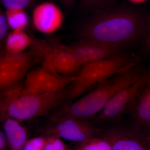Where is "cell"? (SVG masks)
<instances>
[{
	"mask_svg": "<svg viewBox=\"0 0 150 150\" xmlns=\"http://www.w3.org/2000/svg\"><path fill=\"white\" fill-rule=\"evenodd\" d=\"M93 11L80 28L83 40L122 48L139 40L149 30L150 24L146 17L130 5H114Z\"/></svg>",
	"mask_w": 150,
	"mask_h": 150,
	"instance_id": "obj_1",
	"label": "cell"
},
{
	"mask_svg": "<svg viewBox=\"0 0 150 150\" xmlns=\"http://www.w3.org/2000/svg\"><path fill=\"white\" fill-rule=\"evenodd\" d=\"M145 72L134 67L98 84L91 91L72 103L67 105L59 116H71L86 120L103 109L116 93L140 79Z\"/></svg>",
	"mask_w": 150,
	"mask_h": 150,
	"instance_id": "obj_2",
	"label": "cell"
},
{
	"mask_svg": "<svg viewBox=\"0 0 150 150\" xmlns=\"http://www.w3.org/2000/svg\"><path fill=\"white\" fill-rule=\"evenodd\" d=\"M137 61V59L119 54L83 66L67 92L64 95L61 94L62 99L79 98L103 81L136 67Z\"/></svg>",
	"mask_w": 150,
	"mask_h": 150,
	"instance_id": "obj_3",
	"label": "cell"
},
{
	"mask_svg": "<svg viewBox=\"0 0 150 150\" xmlns=\"http://www.w3.org/2000/svg\"><path fill=\"white\" fill-rule=\"evenodd\" d=\"M33 56L40 60L43 68L52 74L74 76L81 66L68 46L56 41L32 38L30 46Z\"/></svg>",
	"mask_w": 150,
	"mask_h": 150,
	"instance_id": "obj_4",
	"label": "cell"
},
{
	"mask_svg": "<svg viewBox=\"0 0 150 150\" xmlns=\"http://www.w3.org/2000/svg\"><path fill=\"white\" fill-rule=\"evenodd\" d=\"M60 93L21 96L9 107L6 118H13L17 121L27 120L44 115L61 102L62 100Z\"/></svg>",
	"mask_w": 150,
	"mask_h": 150,
	"instance_id": "obj_5",
	"label": "cell"
},
{
	"mask_svg": "<svg viewBox=\"0 0 150 150\" xmlns=\"http://www.w3.org/2000/svg\"><path fill=\"white\" fill-rule=\"evenodd\" d=\"M96 131L86 120L71 116L57 117L56 123L43 131V136L83 143L95 137Z\"/></svg>",
	"mask_w": 150,
	"mask_h": 150,
	"instance_id": "obj_6",
	"label": "cell"
},
{
	"mask_svg": "<svg viewBox=\"0 0 150 150\" xmlns=\"http://www.w3.org/2000/svg\"><path fill=\"white\" fill-rule=\"evenodd\" d=\"M149 76V72H146L137 81L116 93L100 111L97 120L99 122L111 121L130 109Z\"/></svg>",
	"mask_w": 150,
	"mask_h": 150,
	"instance_id": "obj_7",
	"label": "cell"
},
{
	"mask_svg": "<svg viewBox=\"0 0 150 150\" xmlns=\"http://www.w3.org/2000/svg\"><path fill=\"white\" fill-rule=\"evenodd\" d=\"M100 138L110 144L112 150H150L149 136L136 126L110 128Z\"/></svg>",
	"mask_w": 150,
	"mask_h": 150,
	"instance_id": "obj_8",
	"label": "cell"
},
{
	"mask_svg": "<svg viewBox=\"0 0 150 150\" xmlns=\"http://www.w3.org/2000/svg\"><path fill=\"white\" fill-rule=\"evenodd\" d=\"M68 47L81 67L116 56L122 49L118 46L83 39Z\"/></svg>",
	"mask_w": 150,
	"mask_h": 150,
	"instance_id": "obj_9",
	"label": "cell"
},
{
	"mask_svg": "<svg viewBox=\"0 0 150 150\" xmlns=\"http://www.w3.org/2000/svg\"><path fill=\"white\" fill-rule=\"evenodd\" d=\"M33 21L38 30L49 34L59 29L63 21V15L60 9L54 3H43L33 10Z\"/></svg>",
	"mask_w": 150,
	"mask_h": 150,
	"instance_id": "obj_10",
	"label": "cell"
},
{
	"mask_svg": "<svg viewBox=\"0 0 150 150\" xmlns=\"http://www.w3.org/2000/svg\"><path fill=\"white\" fill-rule=\"evenodd\" d=\"M150 76L139 93L130 109L136 126L146 132L150 125Z\"/></svg>",
	"mask_w": 150,
	"mask_h": 150,
	"instance_id": "obj_11",
	"label": "cell"
},
{
	"mask_svg": "<svg viewBox=\"0 0 150 150\" xmlns=\"http://www.w3.org/2000/svg\"><path fill=\"white\" fill-rule=\"evenodd\" d=\"M9 150H23L28 137L25 128L18 121L7 118L1 122Z\"/></svg>",
	"mask_w": 150,
	"mask_h": 150,
	"instance_id": "obj_12",
	"label": "cell"
},
{
	"mask_svg": "<svg viewBox=\"0 0 150 150\" xmlns=\"http://www.w3.org/2000/svg\"><path fill=\"white\" fill-rule=\"evenodd\" d=\"M33 55L29 53H10L0 56V70L16 71L30 67Z\"/></svg>",
	"mask_w": 150,
	"mask_h": 150,
	"instance_id": "obj_13",
	"label": "cell"
},
{
	"mask_svg": "<svg viewBox=\"0 0 150 150\" xmlns=\"http://www.w3.org/2000/svg\"><path fill=\"white\" fill-rule=\"evenodd\" d=\"M32 38L23 30H14L8 35L6 41V52L20 53L30 47Z\"/></svg>",
	"mask_w": 150,
	"mask_h": 150,
	"instance_id": "obj_14",
	"label": "cell"
},
{
	"mask_svg": "<svg viewBox=\"0 0 150 150\" xmlns=\"http://www.w3.org/2000/svg\"><path fill=\"white\" fill-rule=\"evenodd\" d=\"M23 87L18 83L0 93V122L6 119V113L11 104L21 96Z\"/></svg>",
	"mask_w": 150,
	"mask_h": 150,
	"instance_id": "obj_15",
	"label": "cell"
},
{
	"mask_svg": "<svg viewBox=\"0 0 150 150\" xmlns=\"http://www.w3.org/2000/svg\"><path fill=\"white\" fill-rule=\"evenodd\" d=\"M9 27L14 30H23L28 24V18L24 9L6 10L5 13Z\"/></svg>",
	"mask_w": 150,
	"mask_h": 150,
	"instance_id": "obj_16",
	"label": "cell"
},
{
	"mask_svg": "<svg viewBox=\"0 0 150 150\" xmlns=\"http://www.w3.org/2000/svg\"><path fill=\"white\" fill-rule=\"evenodd\" d=\"M29 67L16 71L0 70V93L18 83L27 74Z\"/></svg>",
	"mask_w": 150,
	"mask_h": 150,
	"instance_id": "obj_17",
	"label": "cell"
},
{
	"mask_svg": "<svg viewBox=\"0 0 150 150\" xmlns=\"http://www.w3.org/2000/svg\"><path fill=\"white\" fill-rule=\"evenodd\" d=\"M79 144V146L83 150H112L110 144L100 137H95Z\"/></svg>",
	"mask_w": 150,
	"mask_h": 150,
	"instance_id": "obj_18",
	"label": "cell"
},
{
	"mask_svg": "<svg viewBox=\"0 0 150 150\" xmlns=\"http://www.w3.org/2000/svg\"><path fill=\"white\" fill-rule=\"evenodd\" d=\"M117 0H81V5L84 9L95 10L114 5Z\"/></svg>",
	"mask_w": 150,
	"mask_h": 150,
	"instance_id": "obj_19",
	"label": "cell"
},
{
	"mask_svg": "<svg viewBox=\"0 0 150 150\" xmlns=\"http://www.w3.org/2000/svg\"><path fill=\"white\" fill-rule=\"evenodd\" d=\"M34 0H0V4L6 10L25 9L32 6Z\"/></svg>",
	"mask_w": 150,
	"mask_h": 150,
	"instance_id": "obj_20",
	"label": "cell"
},
{
	"mask_svg": "<svg viewBox=\"0 0 150 150\" xmlns=\"http://www.w3.org/2000/svg\"><path fill=\"white\" fill-rule=\"evenodd\" d=\"M46 138L44 150H71L60 138L56 137H46Z\"/></svg>",
	"mask_w": 150,
	"mask_h": 150,
	"instance_id": "obj_21",
	"label": "cell"
},
{
	"mask_svg": "<svg viewBox=\"0 0 150 150\" xmlns=\"http://www.w3.org/2000/svg\"><path fill=\"white\" fill-rule=\"evenodd\" d=\"M46 137L42 136L27 140L23 150H44L46 142Z\"/></svg>",
	"mask_w": 150,
	"mask_h": 150,
	"instance_id": "obj_22",
	"label": "cell"
},
{
	"mask_svg": "<svg viewBox=\"0 0 150 150\" xmlns=\"http://www.w3.org/2000/svg\"><path fill=\"white\" fill-rule=\"evenodd\" d=\"M8 25L5 14L0 13V42L5 37L8 30Z\"/></svg>",
	"mask_w": 150,
	"mask_h": 150,
	"instance_id": "obj_23",
	"label": "cell"
},
{
	"mask_svg": "<svg viewBox=\"0 0 150 150\" xmlns=\"http://www.w3.org/2000/svg\"><path fill=\"white\" fill-rule=\"evenodd\" d=\"M0 150H9L6 138L3 129L0 128Z\"/></svg>",
	"mask_w": 150,
	"mask_h": 150,
	"instance_id": "obj_24",
	"label": "cell"
},
{
	"mask_svg": "<svg viewBox=\"0 0 150 150\" xmlns=\"http://www.w3.org/2000/svg\"><path fill=\"white\" fill-rule=\"evenodd\" d=\"M147 34V35L145 40V47L146 51L150 54V24Z\"/></svg>",
	"mask_w": 150,
	"mask_h": 150,
	"instance_id": "obj_25",
	"label": "cell"
},
{
	"mask_svg": "<svg viewBox=\"0 0 150 150\" xmlns=\"http://www.w3.org/2000/svg\"><path fill=\"white\" fill-rule=\"evenodd\" d=\"M63 5L67 7H70L71 6L76 0H59Z\"/></svg>",
	"mask_w": 150,
	"mask_h": 150,
	"instance_id": "obj_26",
	"label": "cell"
},
{
	"mask_svg": "<svg viewBox=\"0 0 150 150\" xmlns=\"http://www.w3.org/2000/svg\"><path fill=\"white\" fill-rule=\"evenodd\" d=\"M146 132L150 137V125L149 126V127H148V129H147V130H146Z\"/></svg>",
	"mask_w": 150,
	"mask_h": 150,
	"instance_id": "obj_27",
	"label": "cell"
},
{
	"mask_svg": "<svg viewBox=\"0 0 150 150\" xmlns=\"http://www.w3.org/2000/svg\"><path fill=\"white\" fill-rule=\"evenodd\" d=\"M74 150H83L82 149H81V148H80L79 147V146H78L77 147H76V148H75L74 149Z\"/></svg>",
	"mask_w": 150,
	"mask_h": 150,
	"instance_id": "obj_28",
	"label": "cell"
},
{
	"mask_svg": "<svg viewBox=\"0 0 150 150\" xmlns=\"http://www.w3.org/2000/svg\"><path fill=\"white\" fill-rule=\"evenodd\" d=\"M1 12H2L1 10V9H0V13Z\"/></svg>",
	"mask_w": 150,
	"mask_h": 150,
	"instance_id": "obj_29",
	"label": "cell"
}]
</instances>
